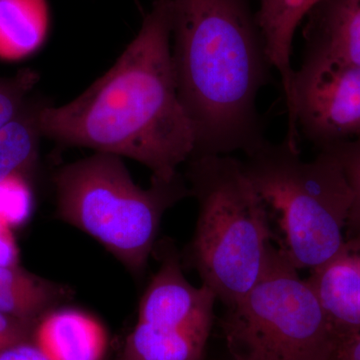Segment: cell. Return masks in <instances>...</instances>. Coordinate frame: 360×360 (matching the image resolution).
<instances>
[{
  "label": "cell",
  "mask_w": 360,
  "mask_h": 360,
  "mask_svg": "<svg viewBox=\"0 0 360 360\" xmlns=\"http://www.w3.org/2000/svg\"><path fill=\"white\" fill-rule=\"evenodd\" d=\"M281 248L270 246L264 272L221 321L231 360H329L340 338L309 281Z\"/></svg>",
  "instance_id": "6"
},
{
  "label": "cell",
  "mask_w": 360,
  "mask_h": 360,
  "mask_svg": "<svg viewBox=\"0 0 360 360\" xmlns=\"http://www.w3.org/2000/svg\"><path fill=\"white\" fill-rule=\"evenodd\" d=\"M45 103L28 99L20 112L0 129V180L13 174L28 176L39 160Z\"/></svg>",
  "instance_id": "15"
},
{
  "label": "cell",
  "mask_w": 360,
  "mask_h": 360,
  "mask_svg": "<svg viewBox=\"0 0 360 360\" xmlns=\"http://www.w3.org/2000/svg\"><path fill=\"white\" fill-rule=\"evenodd\" d=\"M70 288L46 281L18 266H0V312L37 322L63 300Z\"/></svg>",
  "instance_id": "14"
},
{
  "label": "cell",
  "mask_w": 360,
  "mask_h": 360,
  "mask_svg": "<svg viewBox=\"0 0 360 360\" xmlns=\"http://www.w3.org/2000/svg\"><path fill=\"white\" fill-rule=\"evenodd\" d=\"M321 0H258L257 16L272 68L281 77L288 116L292 110L295 70L291 65L296 30L310 9Z\"/></svg>",
  "instance_id": "12"
},
{
  "label": "cell",
  "mask_w": 360,
  "mask_h": 360,
  "mask_svg": "<svg viewBox=\"0 0 360 360\" xmlns=\"http://www.w3.org/2000/svg\"><path fill=\"white\" fill-rule=\"evenodd\" d=\"M302 25V56L360 68V0H321Z\"/></svg>",
  "instance_id": "10"
},
{
  "label": "cell",
  "mask_w": 360,
  "mask_h": 360,
  "mask_svg": "<svg viewBox=\"0 0 360 360\" xmlns=\"http://www.w3.org/2000/svg\"><path fill=\"white\" fill-rule=\"evenodd\" d=\"M177 92L195 132L193 158L252 155L267 141L257 97L270 63L252 0H170Z\"/></svg>",
  "instance_id": "2"
},
{
  "label": "cell",
  "mask_w": 360,
  "mask_h": 360,
  "mask_svg": "<svg viewBox=\"0 0 360 360\" xmlns=\"http://www.w3.org/2000/svg\"><path fill=\"white\" fill-rule=\"evenodd\" d=\"M39 80V73L30 68L0 77V129L20 112Z\"/></svg>",
  "instance_id": "18"
},
{
  "label": "cell",
  "mask_w": 360,
  "mask_h": 360,
  "mask_svg": "<svg viewBox=\"0 0 360 360\" xmlns=\"http://www.w3.org/2000/svg\"><path fill=\"white\" fill-rule=\"evenodd\" d=\"M229 360H231V359H229Z\"/></svg>",
  "instance_id": "23"
},
{
  "label": "cell",
  "mask_w": 360,
  "mask_h": 360,
  "mask_svg": "<svg viewBox=\"0 0 360 360\" xmlns=\"http://www.w3.org/2000/svg\"><path fill=\"white\" fill-rule=\"evenodd\" d=\"M161 248L160 266L142 295L137 321L167 335L210 340L217 296L187 281L174 243L165 240Z\"/></svg>",
  "instance_id": "8"
},
{
  "label": "cell",
  "mask_w": 360,
  "mask_h": 360,
  "mask_svg": "<svg viewBox=\"0 0 360 360\" xmlns=\"http://www.w3.org/2000/svg\"><path fill=\"white\" fill-rule=\"evenodd\" d=\"M184 175L198 217L187 262L217 300L231 307L257 284L270 250L269 212L231 155L188 161Z\"/></svg>",
  "instance_id": "3"
},
{
  "label": "cell",
  "mask_w": 360,
  "mask_h": 360,
  "mask_svg": "<svg viewBox=\"0 0 360 360\" xmlns=\"http://www.w3.org/2000/svg\"><path fill=\"white\" fill-rule=\"evenodd\" d=\"M340 340L360 333V231L307 279Z\"/></svg>",
  "instance_id": "9"
},
{
  "label": "cell",
  "mask_w": 360,
  "mask_h": 360,
  "mask_svg": "<svg viewBox=\"0 0 360 360\" xmlns=\"http://www.w3.org/2000/svg\"><path fill=\"white\" fill-rule=\"evenodd\" d=\"M49 26V0H0V59L32 56L44 44Z\"/></svg>",
  "instance_id": "13"
},
{
  "label": "cell",
  "mask_w": 360,
  "mask_h": 360,
  "mask_svg": "<svg viewBox=\"0 0 360 360\" xmlns=\"http://www.w3.org/2000/svg\"><path fill=\"white\" fill-rule=\"evenodd\" d=\"M20 248L13 229L0 220V266H18Z\"/></svg>",
  "instance_id": "20"
},
{
  "label": "cell",
  "mask_w": 360,
  "mask_h": 360,
  "mask_svg": "<svg viewBox=\"0 0 360 360\" xmlns=\"http://www.w3.org/2000/svg\"><path fill=\"white\" fill-rule=\"evenodd\" d=\"M267 208L278 217L281 250L297 269H316L345 243L352 193L340 162L328 150L311 161L285 139L267 141L243 161Z\"/></svg>",
  "instance_id": "5"
},
{
  "label": "cell",
  "mask_w": 360,
  "mask_h": 360,
  "mask_svg": "<svg viewBox=\"0 0 360 360\" xmlns=\"http://www.w3.org/2000/svg\"><path fill=\"white\" fill-rule=\"evenodd\" d=\"M300 134L319 151L360 137V68L302 56L284 139L298 148Z\"/></svg>",
  "instance_id": "7"
},
{
  "label": "cell",
  "mask_w": 360,
  "mask_h": 360,
  "mask_svg": "<svg viewBox=\"0 0 360 360\" xmlns=\"http://www.w3.org/2000/svg\"><path fill=\"white\" fill-rule=\"evenodd\" d=\"M323 150L330 151L335 156L352 189V206L345 234L360 231V137Z\"/></svg>",
  "instance_id": "17"
},
{
  "label": "cell",
  "mask_w": 360,
  "mask_h": 360,
  "mask_svg": "<svg viewBox=\"0 0 360 360\" xmlns=\"http://www.w3.org/2000/svg\"><path fill=\"white\" fill-rule=\"evenodd\" d=\"M34 198L28 176L13 174L0 180V220L11 229L22 226L32 217Z\"/></svg>",
  "instance_id": "16"
},
{
  "label": "cell",
  "mask_w": 360,
  "mask_h": 360,
  "mask_svg": "<svg viewBox=\"0 0 360 360\" xmlns=\"http://www.w3.org/2000/svg\"><path fill=\"white\" fill-rule=\"evenodd\" d=\"M0 360H51L32 341L20 343L0 352Z\"/></svg>",
  "instance_id": "21"
},
{
  "label": "cell",
  "mask_w": 360,
  "mask_h": 360,
  "mask_svg": "<svg viewBox=\"0 0 360 360\" xmlns=\"http://www.w3.org/2000/svg\"><path fill=\"white\" fill-rule=\"evenodd\" d=\"M37 322L23 321L0 312V352L32 340Z\"/></svg>",
  "instance_id": "19"
},
{
  "label": "cell",
  "mask_w": 360,
  "mask_h": 360,
  "mask_svg": "<svg viewBox=\"0 0 360 360\" xmlns=\"http://www.w3.org/2000/svg\"><path fill=\"white\" fill-rule=\"evenodd\" d=\"M53 184L59 219L96 239L134 276L148 266L165 212L191 196L180 172L168 181L151 177L141 188L122 158L104 153L59 168Z\"/></svg>",
  "instance_id": "4"
},
{
  "label": "cell",
  "mask_w": 360,
  "mask_h": 360,
  "mask_svg": "<svg viewBox=\"0 0 360 360\" xmlns=\"http://www.w3.org/2000/svg\"><path fill=\"white\" fill-rule=\"evenodd\" d=\"M329 360H360V333L342 338Z\"/></svg>",
  "instance_id": "22"
},
{
  "label": "cell",
  "mask_w": 360,
  "mask_h": 360,
  "mask_svg": "<svg viewBox=\"0 0 360 360\" xmlns=\"http://www.w3.org/2000/svg\"><path fill=\"white\" fill-rule=\"evenodd\" d=\"M170 0H153L139 32L115 65L70 103H46L42 134L65 146L129 158L174 179L195 148V132L177 92Z\"/></svg>",
  "instance_id": "1"
},
{
  "label": "cell",
  "mask_w": 360,
  "mask_h": 360,
  "mask_svg": "<svg viewBox=\"0 0 360 360\" xmlns=\"http://www.w3.org/2000/svg\"><path fill=\"white\" fill-rule=\"evenodd\" d=\"M32 341L51 360H101L108 335L92 315L54 309L37 322Z\"/></svg>",
  "instance_id": "11"
}]
</instances>
